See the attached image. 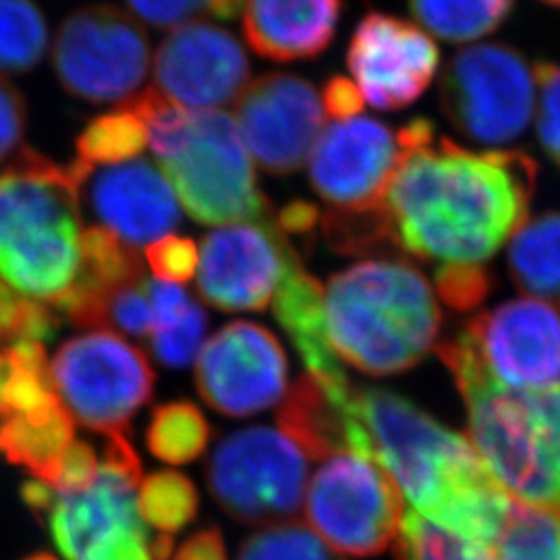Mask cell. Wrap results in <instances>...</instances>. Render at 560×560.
I'll return each mask as SVG.
<instances>
[{
    "label": "cell",
    "mask_w": 560,
    "mask_h": 560,
    "mask_svg": "<svg viewBox=\"0 0 560 560\" xmlns=\"http://www.w3.org/2000/svg\"><path fill=\"white\" fill-rule=\"evenodd\" d=\"M307 457L282 432L245 428L217 446L208 486L222 511L245 525H280L300 511Z\"/></svg>",
    "instance_id": "cell-12"
},
{
    "label": "cell",
    "mask_w": 560,
    "mask_h": 560,
    "mask_svg": "<svg viewBox=\"0 0 560 560\" xmlns=\"http://www.w3.org/2000/svg\"><path fill=\"white\" fill-rule=\"evenodd\" d=\"M534 69L517 48L474 44L444 67L441 104L463 138L501 145L517 140L534 115Z\"/></svg>",
    "instance_id": "cell-10"
},
{
    "label": "cell",
    "mask_w": 560,
    "mask_h": 560,
    "mask_svg": "<svg viewBox=\"0 0 560 560\" xmlns=\"http://www.w3.org/2000/svg\"><path fill=\"white\" fill-rule=\"evenodd\" d=\"M279 430L307 459L326 460L337 453L370 457L368 436L355 413V388L326 386L312 374L301 376L282 399Z\"/></svg>",
    "instance_id": "cell-21"
},
{
    "label": "cell",
    "mask_w": 560,
    "mask_h": 560,
    "mask_svg": "<svg viewBox=\"0 0 560 560\" xmlns=\"http://www.w3.org/2000/svg\"><path fill=\"white\" fill-rule=\"evenodd\" d=\"M402 156L399 131L370 117L328 127L310 154V180L330 210H368L384 194Z\"/></svg>",
    "instance_id": "cell-18"
},
{
    "label": "cell",
    "mask_w": 560,
    "mask_h": 560,
    "mask_svg": "<svg viewBox=\"0 0 560 560\" xmlns=\"http://www.w3.org/2000/svg\"><path fill=\"white\" fill-rule=\"evenodd\" d=\"M370 455L421 517L490 548L511 504L474 444L416 402L384 388L355 390Z\"/></svg>",
    "instance_id": "cell-2"
},
{
    "label": "cell",
    "mask_w": 560,
    "mask_h": 560,
    "mask_svg": "<svg viewBox=\"0 0 560 560\" xmlns=\"http://www.w3.org/2000/svg\"><path fill=\"white\" fill-rule=\"evenodd\" d=\"M73 436L75 420L55 399L38 411L0 420V455L48 486Z\"/></svg>",
    "instance_id": "cell-24"
},
{
    "label": "cell",
    "mask_w": 560,
    "mask_h": 560,
    "mask_svg": "<svg viewBox=\"0 0 560 560\" xmlns=\"http://www.w3.org/2000/svg\"><path fill=\"white\" fill-rule=\"evenodd\" d=\"M25 560H57L55 557H50V555H34V557H30V559Z\"/></svg>",
    "instance_id": "cell-50"
},
{
    "label": "cell",
    "mask_w": 560,
    "mask_h": 560,
    "mask_svg": "<svg viewBox=\"0 0 560 560\" xmlns=\"http://www.w3.org/2000/svg\"><path fill=\"white\" fill-rule=\"evenodd\" d=\"M421 25L444 42H474L497 32L515 0H407Z\"/></svg>",
    "instance_id": "cell-28"
},
{
    "label": "cell",
    "mask_w": 560,
    "mask_h": 560,
    "mask_svg": "<svg viewBox=\"0 0 560 560\" xmlns=\"http://www.w3.org/2000/svg\"><path fill=\"white\" fill-rule=\"evenodd\" d=\"M59 399L42 342L25 340L0 351V418L38 411Z\"/></svg>",
    "instance_id": "cell-26"
},
{
    "label": "cell",
    "mask_w": 560,
    "mask_h": 560,
    "mask_svg": "<svg viewBox=\"0 0 560 560\" xmlns=\"http://www.w3.org/2000/svg\"><path fill=\"white\" fill-rule=\"evenodd\" d=\"M534 75L540 83L538 140L548 161L560 168V60H538Z\"/></svg>",
    "instance_id": "cell-40"
},
{
    "label": "cell",
    "mask_w": 560,
    "mask_h": 560,
    "mask_svg": "<svg viewBox=\"0 0 560 560\" xmlns=\"http://www.w3.org/2000/svg\"><path fill=\"white\" fill-rule=\"evenodd\" d=\"M305 515L312 532L335 552L376 557L399 534V486L378 460L337 453L322 463L307 488Z\"/></svg>",
    "instance_id": "cell-11"
},
{
    "label": "cell",
    "mask_w": 560,
    "mask_h": 560,
    "mask_svg": "<svg viewBox=\"0 0 560 560\" xmlns=\"http://www.w3.org/2000/svg\"><path fill=\"white\" fill-rule=\"evenodd\" d=\"M145 256L159 280L175 282V284L191 279L200 261L196 243L185 237H175V235H166L162 240L150 243L145 249Z\"/></svg>",
    "instance_id": "cell-41"
},
{
    "label": "cell",
    "mask_w": 560,
    "mask_h": 560,
    "mask_svg": "<svg viewBox=\"0 0 560 560\" xmlns=\"http://www.w3.org/2000/svg\"><path fill=\"white\" fill-rule=\"evenodd\" d=\"M511 390L560 388V303L511 300L467 322L436 349Z\"/></svg>",
    "instance_id": "cell-8"
},
{
    "label": "cell",
    "mask_w": 560,
    "mask_h": 560,
    "mask_svg": "<svg viewBox=\"0 0 560 560\" xmlns=\"http://www.w3.org/2000/svg\"><path fill=\"white\" fill-rule=\"evenodd\" d=\"M55 490L50 486H46L44 481H25L21 488V499L27 504L30 511H34V515L38 520H44L46 511L50 509V504L55 501Z\"/></svg>",
    "instance_id": "cell-48"
},
{
    "label": "cell",
    "mask_w": 560,
    "mask_h": 560,
    "mask_svg": "<svg viewBox=\"0 0 560 560\" xmlns=\"http://www.w3.org/2000/svg\"><path fill=\"white\" fill-rule=\"evenodd\" d=\"M50 378L73 420L106 439L129 434L156 382L143 351L106 330L67 340L50 363Z\"/></svg>",
    "instance_id": "cell-9"
},
{
    "label": "cell",
    "mask_w": 560,
    "mask_h": 560,
    "mask_svg": "<svg viewBox=\"0 0 560 560\" xmlns=\"http://www.w3.org/2000/svg\"><path fill=\"white\" fill-rule=\"evenodd\" d=\"M544 2H548V4H552V7H559L560 9V0H544Z\"/></svg>",
    "instance_id": "cell-51"
},
{
    "label": "cell",
    "mask_w": 560,
    "mask_h": 560,
    "mask_svg": "<svg viewBox=\"0 0 560 560\" xmlns=\"http://www.w3.org/2000/svg\"><path fill=\"white\" fill-rule=\"evenodd\" d=\"M399 136L402 156L384 194L399 249L444 264L490 260L527 221L538 164L520 150L460 148L428 119Z\"/></svg>",
    "instance_id": "cell-1"
},
{
    "label": "cell",
    "mask_w": 560,
    "mask_h": 560,
    "mask_svg": "<svg viewBox=\"0 0 560 560\" xmlns=\"http://www.w3.org/2000/svg\"><path fill=\"white\" fill-rule=\"evenodd\" d=\"M52 67L75 98L104 104L136 96L150 67V42L133 15L115 4H90L60 23Z\"/></svg>",
    "instance_id": "cell-13"
},
{
    "label": "cell",
    "mask_w": 560,
    "mask_h": 560,
    "mask_svg": "<svg viewBox=\"0 0 560 560\" xmlns=\"http://www.w3.org/2000/svg\"><path fill=\"white\" fill-rule=\"evenodd\" d=\"M318 224H320V210L307 201H291L289 206L282 208L277 221V226L282 233H293V235L310 233Z\"/></svg>",
    "instance_id": "cell-47"
},
{
    "label": "cell",
    "mask_w": 560,
    "mask_h": 560,
    "mask_svg": "<svg viewBox=\"0 0 560 560\" xmlns=\"http://www.w3.org/2000/svg\"><path fill=\"white\" fill-rule=\"evenodd\" d=\"M328 245L340 254H368L378 247H399L384 203L368 210H328L322 214Z\"/></svg>",
    "instance_id": "cell-34"
},
{
    "label": "cell",
    "mask_w": 560,
    "mask_h": 560,
    "mask_svg": "<svg viewBox=\"0 0 560 560\" xmlns=\"http://www.w3.org/2000/svg\"><path fill=\"white\" fill-rule=\"evenodd\" d=\"M210 441V425L189 400L161 405L145 432L150 453L171 465H185L201 457Z\"/></svg>",
    "instance_id": "cell-30"
},
{
    "label": "cell",
    "mask_w": 560,
    "mask_h": 560,
    "mask_svg": "<svg viewBox=\"0 0 560 560\" xmlns=\"http://www.w3.org/2000/svg\"><path fill=\"white\" fill-rule=\"evenodd\" d=\"M324 115L318 90L293 73H266L237 98L241 140L272 175L300 171L320 136Z\"/></svg>",
    "instance_id": "cell-16"
},
{
    "label": "cell",
    "mask_w": 560,
    "mask_h": 560,
    "mask_svg": "<svg viewBox=\"0 0 560 560\" xmlns=\"http://www.w3.org/2000/svg\"><path fill=\"white\" fill-rule=\"evenodd\" d=\"M457 384L471 444L492 478L517 501L559 506L560 483L525 390H511L463 361L444 363Z\"/></svg>",
    "instance_id": "cell-6"
},
{
    "label": "cell",
    "mask_w": 560,
    "mask_h": 560,
    "mask_svg": "<svg viewBox=\"0 0 560 560\" xmlns=\"http://www.w3.org/2000/svg\"><path fill=\"white\" fill-rule=\"evenodd\" d=\"M397 560H494L492 550L409 511L395 538Z\"/></svg>",
    "instance_id": "cell-33"
},
{
    "label": "cell",
    "mask_w": 560,
    "mask_h": 560,
    "mask_svg": "<svg viewBox=\"0 0 560 560\" xmlns=\"http://www.w3.org/2000/svg\"><path fill=\"white\" fill-rule=\"evenodd\" d=\"M206 328V312L196 301H191L179 318L152 328V351L168 368H187L200 353Z\"/></svg>",
    "instance_id": "cell-38"
},
{
    "label": "cell",
    "mask_w": 560,
    "mask_h": 560,
    "mask_svg": "<svg viewBox=\"0 0 560 560\" xmlns=\"http://www.w3.org/2000/svg\"><path fill=\"white\" fill-rule=\"evenodd\" d=\"M173 560H226V548L217 527L196 532L179 548Z\"/></svg>",
    "instance_id": "cell-46"
},
{
    "label": "cell",
    "mask_w": 560,
    "mask_h": 560,
    "mask_svg": "<svg viewBox=\"0 0 560 560\" xmlns=\"http://www.w3.org/2000/svg\"><path fill=\"white\" fill-rule=\"evenodd\" d=\"M75 177L92 214L131 247L162 240L179 226L177 194L161 166L150 161L104 164Z\"/></svg>",
    "instance_id": "cell-20"
},
{
    "label": "cell",
    "mask_w": 560,
    "mask_h": 560,
    "mask_svg": "<svg viewBox=\"0 0 560 560\" xmlns=\"http://www.w3.org/2000/svg\"><path fill=\"white\" fill-rule=\"evenodd\" d=\"M98 459L88 442L73 441L60 457L59 467L50 480V488L60 494L81 492L98 478Z\"/></svg>",
    "instance_id": "cell-42"
},
{
    "label": "cell",
    "mask_w": 560,
    "mask_h": 560,
    "mask_svg": "<svg viewBox=\"0 0 560 560\" xmlns=\"http://www.w3.org/2000/svg\"><path fill=\"white\" fill-rule=\"evenodd\" d=\"M59 330V318L46 303L23 295L0 279V345H18L25 340L46 342Z\"/></svg>",
    "instance_id": "cell-36"
},
{
    "label": "cell",
    "mask_w": 560,
    "mask_h": 560,
    "mask_svg": "<svg viewBox=\"0 0 560 560\" xmlns=\"http://www.w3.org/2000/svg\"><path fill=\"white\" fill-rule=\"evenodd\" d=\"M48 25L34 0H0V75L32 71L46 55Z\"/></svg>",
    "instance_id": "cell-31"
},
{
    "label": "cell",
    "mask_w": 560,
    "mask_h": 560,
    "mask_svg": "<svg viewBox=\"0 0 560 560\" xmlns=\"http://www.w3.org/2000/svg\"><path fill=\"white\" fill-rule=\"evenodd\" d=\"M494 560H560V509L511 499L494 544Z\"/></svg>",
    "instance_id": "cell-27"
},
{
    "label": "cell",
    "mask_w": 560,
    "mask_h": 560,
    "mask_svg": "<svg viewBox=\"0 0 560 560\" xmlns=\"http://www.w3.org/2000/svg\"><path fill=\"white\" fill-rule=\"evenodd\" d=\"M141 460L129 434L108 436L96 481L71 494H55L44 520L67 560H152L136 486Z\"/></svg>",
    "instance_id": "cell-7"
},
{
    "label": "cell",
    "mask_w": 560,
    "mask_h": 560,
    "mask_svg": "<svg viewBox=\"0 0 560 560\" xmlns=\"http://www.w3.org/2000/svg\"><path fill=\"white\" fill-rule=\"evenodd\" d=\"M237 560H345L295 521L264 527L241 546Z\"/></svg>",
    "instance_id": "cell-35"
},
{
    "label": "cell",
    "mask_w": 560,
    "mask_h": 560,
    "mask_svg": "<svg viewBox=\"0 0 560 560\" xmlns=\"http://www.w3.org/2000/svg\"><path fill=\"white\" fill-rule=\"evenodd\" d=\"M154 81L162 98L185 110H217L237 101L249 83V59L231 32L194 21L162 40Z\"/></svg>",
    "instance_id": "cell-19"
},
{
    "label": "cell",
    "mask_w": 560,
    "mask_h": 560,
    "mask_svg": "<svg viewBox=\"0 0 560 560\" xmlns=\"http://www.w3.org/2000/svg\"><path fill=\"white\" fill-rule=\"evenodd\" d=\"M298 261L272 219L221 226L201 245L198 291L222 312H261Z\"/></svg>",
    "instance_id": "cell-14"
},
{
    "label": "cell",
    "mask_w": 560,
    "mask_h": 560,
    "mask_svg": "<svg viewBox=\"0 0 560 560\" xmlns=\"http://www.w3.org/2000/svg\"><path fill=\"white\" fill-rule=\"evenodd\" d=\"M272 312L314 378L335 388L349 386L326 335L320 280L305 272L301 261L280 282L272 300Z\"/></svg>",
    "instance_id": "cell-23"
},
{
    "label": "cell",
    "mask_w": 560,
    "mask_h": 560,
    "mask_svg": "<svg viewBox=\"0 0 560 560\" xmlns=\"http://www.w3.org/2000/svg\"><path fill=\"white\" fill-rule=\"evenodd\" d=\"M148 145V131L140 115L125 102L122 108L101 115L85 125L75 141L78 159L69 168L81 175L104 164L140 159Z\"/></svg>",
    "instance_id": "cell-29"
},
{
    "label": "cell",
    "mask_w": 560,
    "mask_h": 560,
    "mask_svg": "<svg viewBox=\"0 0 560 560\" xmlns=\"http://www.w3.org/2000/svg\"><path fill=\"white\" fill-rule=\"evenodd\" d=\"M540 425L541 442L560 483V388L525 390Z\"/></svg>",
    "instance_id": "cell-44"
},
{
    "label": "cell",
    "mask_w": 560,
    "mask_h": 560,
    "mask_svg": "<svg viewBox=\"0 0 560 560\" xmlns=\"http://www.w3.org/2000/svg\"><path fill=\"white\" fill-rule=\"evenodd\" d=\"M490 287L492 277L481 264H442L436 270L439 295L457 312L480 307Z\"/></svg>",
    "instance_id": "cell-39"
},
{
    "label": "cell",
    "mask_w": 560,
    "mask_h": 560,
    "mask_svg": "<svg viewBox=\"0 0 560 560\" xmlns=\"http://www.w3.org/2000/svg\"><path fill=\"white\" fill-rule=\"evenodd\" d=\"M509 270L536 300L560 303V212L523 222L509 247Z\"/></svg>",
    "instance_id": "cell-25"
},
{
    "label": "cell",
    "mask_w": 560,
    "mask_h": 560,
    "mask_svg": "<svg viewBox=\"0 0 560 560\" xmlns=\"http://www.w3.org/2000/svg\"><path fill=\"white\" fill-rule=\"evenodd\" d=\"M162 173L194 221H268L272 206L258 187L237 120L224 110H185L152 88L129 98Z\"/></svg>",
    "instance_id": "cell-4"
},
{
    "label": "cell",
    "mask_w": 560,
    "mask_h": 560,
    "mask_svg": "<svg viewBox=\"0 0 560 560\" xmlns=\"http://www.w3.org/2000/svg\"><path fill=\"white\" fill-rule=\"evenodd\" d=\"M152 560H166L173 557V538L168 534H161L154 541H150Z\"/></svg>",
    "instance_id": "cell-49"
},
{
    "label": "cell",
    "mask_w": 560,
    "mask_h": 560,
    "mask_svg": "<svg viewBox=\"0 0 560 560\" xmlns=\"http://www.w3.org/2000/svg\"><path fill=\"white\" fill-rule=\"evenodd\" d=\"M196 384L212 409L247 418L284 397L287 358L270 330L252 322H233L201 349Z\"/></svg>",
    "instance_id": "cell-15"
},
{
    "label": "cell",
    "mask_w": 560,
    "mask_h": 560,
    "mask_svg": "<svg viewBox=\"0 0 560 560\" xmlns=\"http://www.w3.org/2000/svg\"><path fill=\"white\" fill-rule=\"evenodd\" d=\"M324 113L332 119H353L363 108V96L353 80L335 75L326 81L320 94Z\"/></svg>",
    "instance_id": "cell-45"
},
{
    "label": "cell",
    "mask_w": 560,
    "mask_h": 560,
    "mask_svg": "<svg viewBox=\"0 0 560 560\" xmlns=\"http://www.w3.org/2000/svg\"><path fill=\"white\" fill-rule=\"evenodd\" d=\"M131 13L159 30H177L201 18L235 20L243 0H127Z\"/></svg>",
    "instance_id": "cell-37"
},
{
    "label": "cell",
    "mask_w": 560,
    "mask_h": 560,
    "mask_svg": "<svg viewBox=\"0 0 560 560\" xmlns=\"http://www.w3.org/2000/svg\"><path fill=\"white\" fill-rule=\"evenodd\" d=\"M80 180L23 148L0 173V279L55 303L80 270Z\"/></svg>",
    "instance_id": "cell-5"
},
{
    "label": "cell",
    "mask_w": 560,
    "mask_h": 560,
    "mask_svg": "<svg viewBox=\"0 0 560 560\" xmlns=\"http://www.w3.org/2000/svg\"><path fill=\"white\" fill-rule=\"evenodd\" d=\"M345 0H245L243 34L261 59H316L335 40Z\"/></svg>",
    "instance_id": "cell-22"
},
{
    "label": "cell",
    "mask_w": 560,
    "mask_h": 560,
    "mask_svg": "<svg viewBox=\"0 0 560 560\" xmlns=\"http://www.w3.org/2000/svg\"><path fill=\"white\" fill-rule=\"evenodd\" d=\"M441 52L409 21L372 11L358 23L347 65L363 101L378 110H399L420 98L436 78Z\"/></svg>",
    "instance_id": "cell-17"
},
{
    "label": "cell",
    "mask_w": 560,
    "mask_h": 560,
    "mask_svg": "<svg viewBox=\"0 0 560 560\" xmlns=\"http://www.w3.org/2000/svg\"><path fill=\"white\" fill-rule=\"evenodd\" d=\"M198 490L194 481L177 471H156L141 481L138 511L143 523L161 534H175L198 513Z\"/></svg>",
    "instance_id": "cell-32"
},
{
    "label": "cell",
    "mask_w": 560,
    "mask_h": 560,
    "mask_svg": "<svg viewBox=\"0 0 560 560\" xmlns=\"http://www.w3.org/2000/svg\"><path fill=\"white\" fill-rule=\"evenodd\" d=\"M332 351L370 376L416 368L436 345L442 314L430 282L407 260H365L324 291Z\"/></svg>",
    "instance_id": "cell-3"
},
{
    "label": "cell",
    "mask_w": 560,
    "mask_h": 560,
    "mask_svg": "<svg viewBox=\"0 0 560 560\" xmlns=\"http://www.w3.org/2000/svg\"><path fill=\"white\" fill-rule=\"evenodd\" d=\"M27 129V104L20 90L0 78V161L20 152Z\"/></svg>",
    "instance_id": "cell-43"
}]
</instances>
